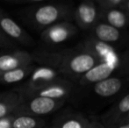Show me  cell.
Masks as SVG:
<instances>
[{"instance_id": "19", "label": "cell", "mask_w": 129, "mask_h": 128, "mask_svg": "<svg viewBox=\"0 0 129 128\" xmlns=\"http://www.w3.org/2000/svg\"><path fill=\"white\" fill-rule=\"evenodd\" d=\"M12 128H47L46 122L40 117L15 116Z\"/></svg>"}, {"instance_id": "9", "label": "cell", "mask_w": 129, "mask_h": 128, "mask_svg": "<svg viewBox=\"0 0 129 128\" xmlns=\"http://www.w3.org/2000/svg\"><path fill=\"white\" fill-rule=\"evenodd\" d=\"M34 58L26 51H15L0 55V73L32 65Z\"/></svg>"}, {"instance_id": "26", "label": "cell", "mask_w": 129, "mask_h": 128, "mask_svg": "<svg viewBox=\"0 0 129 128\" xmlns=\"http://www.w3.org/2000/svg\"><path fill=\"white\" fill-rule=\"evenodd\" d=\"M124 9H126L127 11V12L129 13V1H126V5H125Z\"/></svg>"}, {"instance_id": "4", "label": "cell", "mask_w": 129, "mask_h": 128, "mask_svg": "<svg viewBox=\"0 0 129 128\" xmlns=\"http://www.w3.org/2000/svg\"><path fill=\"white\" fill-rule=\"evenodd\" d=\"M19 92L24 96H37L54 100H64L71 92V83L66 80L59 79L36 91Z\"/></svg>"}, {"instance_id": "2", "label": "cell", "mask_w": 129, "mask_h": 128, "mask_svg": "<svg viewBox=\"0 0 129 128\" xmlns=\"http://www.w3.org/2000/svg\"><path fill=\"white\" fill-rule=\"evenodd\" d=\"M102 62L87 50L61 53L58 69L63 75L70 77H81L97 64Z\"/></svg>"}, {"instance_id": "13", "label": "cell", "mask_w": 129, "mask_h": 128, "mask_svg": "<svg viewBox=\"0 0 129 128\" xmlns=\"http://www.w3.org/2000/svg\"><path fill=\"white\" fill-rule=\"evenodd\" d=\"M90 121L82 115L69 114L56 118L50 128H86Z\"/></svg>"}, {"instance_id": "27", "label": "cell", "mask_w": 129, "mask_h": 128, "mask_svg": "<svg viewBox=\"0 0 129 128\" xmlns=\"http://www.w3.org/2000/svg\"><path fill=\"white\" fill-rule=\"evenodd\" d=\"M5 94H6V92H5V93H0V99H1L2 97H5Z\"/></svg>"}, {"instance_id": "10", "label": "cell", "mask_w": 129, "mask_h": 128, "mask_svg": "<svg viewBox=\"0 0 129 128\" xmlns=\"http://www.w3.org/2000/svg\"><path fill=\"white\" fill-rule=\"evenodd\" d=\"M116 70L114 67L106 62H100L89 70L87 73L79 78V83L82 86L95 85L105 79L111 77L112 74Z\"/></svg>"}, {"instance_id": "20", "label": "cell", "mask_w": 129, "mask_h": 128, "mask_svg": "<svg viewBox=\"0 0 129 128\" xmlns=\"http://www.w3.org/2000/svg\"><path fill=\"white\" fill-rule=\"evenodd\" d=\"M97 5L103 11L112 10V9H120L124 11L126 0H100L97 1Z\"/></svg>"}, {"instance_id": "6", "label": "cell", "mask_w": 129, "mask_h": 128, "mask_svg": "<svg viewBox=\"0 0 129 128\" xmlns=\"http://www.w3.org/2000/svg\"><path fill=\"white\" fill-rule=\"evenodd\" d=\"M0 29L9 38L24 46L34 44L32 37L12 19L0 10Z\"/></svg>"}, {"instance_id": "11", "label": "cell", "mask_w": 129, "mask_h": 128, "mask_svg": "<svg viewBox=\"0 0 129 128\" xmlns=\"http://www.w3.org/2000/svg\"><path fill=\"white\" fill-rule=\"evenodd\" d=\"M123 81L118 77H109L93 86V91L96 95L101 97H110L121 91Z\"/></svg>"}, {"instance_id": "21", "label": "cell", "mask_w": 129, "mask_h": 128, "mask_svg": "<svg viewBox=\"0 0 129 128\" xmlns=\"http://www.w3.org/2000/svg\"><path fill=\"white\" fill-rule=\"evenodd\" d=\"M13 46L12 40L0 29V48H12Z\"/></svg>"}, {"instance_id": "5", "label": "cell", "mask_w": 129, "mask_h": 128, "mask_svg": "<svg viewBox=\"0 0 129 128\" xmlns=\"http://www.w3.org/2000/svg\"><path fill=\"white\" fill-rule=\"evenodd\" d=\"M58 71L51 67L36 68L31 73L30 78L21 91H34L59 80Z\"/></svg>"}, {"instance_id": "23", "label": "cell", "mask_w": 129, "mask_h": 128, "mask_svg": "<svg viewBox=\"0 0 129 128\" xmlns=\"http://www.w3.org/2000/svg\"><path fill=\"white\" fill-rule=\"evenodd\" d=\"M86 128H105V127L104 126V125L101 124L100 122L96 121V120H91L90 125H89Z\"/></svg>"}, {"instance_id": "14", "label": "cell", "mask_w": 129, "mask_h": 128, "mask_svg": "<svg viewBox=\"0 0 129 128\" xmlns=\"http://www.w3.org/2000/svg\"><path fill=\"white\" fill-rule=\"evenodd\" d=\"M129 112V94L126 95L107 114L104 116V126H112L123 116Z\"/></svg>"}, {"instance_id": "8", "label": "cell", "mask_w": 129, "mask_h": 128, "mask_svg": "<svg viewBox=\"0 0 129 128\" xmlns=\"http://www.w3.org/2000/svg\"><path fill=\"white\" fill-rule=\"evenodd\" d=\"M73 18L82 29H90L93 27L99 19V12L96 3L91 1L82 2L74 11Z\"/></svg>"}, {"instance_id": "25", "label": "cell", "mask_w": 129, "mask_h": 128, "mask_svg": "<svg viewBox=\"0 0 129 128\" xmlns=\"http://www.w3.org/2000/svg\"><path fill=\"white\" fill-rule=\"evenodd\" d=\"M107 128H129V122H127V123L117 124V125H112V126L107 127Z\"/></svg>"}, {"instance_id": "12", "label": "cell", "mask_w": 129, "mask_h": 128, "mask_svg": "<svg viewBox=\"0 0 129 128\" xmlns=\"http://www.w3.org/2000/svg\"><path fill=\"white\" fill-rule=\"evenodd\" d=\"M94 38L105 43H114L120 39L119 30L111 26L106 23H98L92 27Z\"/></svg>"}, {"instance_id": "16", "label": "cell", "mask_w": 129, "mask_h": 128, "mask_svg": "<svg viewBox=\"0 0 129 128\" xmlns=\"http://www.w3.org/2000/svg\"><path fill=\"white\" fill-rule=\"evenodd\" d=\"M106 24L116 29H122L126 27L128 22L127 13L120 9H112V10L103 11L102 12Z\"/></svg>"}, {"instance_id": "17", "label": "cell", "mask_w": 129, "mask_h": 128, "mask_svg": "<svg viewBox=\"0 0 129 128\" xmlns=\"http://www.w3.org/2000/svg\"><path fill=\"white\" fill-rule=\"evenodd\" d=\"M20 100L21 96L17 91L6 92L5 97L0 99V119L12 114Z\"/></svg>"}, {"instance_id": "24", "label": "cell", "mask_w": 129, "mask_h": 128, "mask_svg": "<svg viewBox=\"0 0 129 128\" xmlns=\"http://www.w3.org/2000/svg\"><path fill=\"white\" fill-rule=\"evenodd\" d=\"M127 122H129V112L126 113L125 116H123L119 120H118L114 125H117V124H120V123H127Z\"/></svg>"}, {"instance_id": "18", "label": "cell", "mask_w": 129, "mask_h": 128, "mask_svg": "<svg viewBox=\"0 0 129 128\" xmlns=\"http://www.w3.org/2000/svg\"><path fill=\"white\" fill-rule=\"evenodd\" d=\"M34 69V66L30 65V66L17 68V69L11 70V71L2 72L0 73V83L10 84L19 82L24 80L29 75H31Z\"/></svg>"}, {"instance_id": "1", "label": "cell", "mask_w": 129, "mask_h": 128, "mask_svg": "<svg viewBox=\"0 0 129 128\" xmlns=\"http://www.w3.org/2000/svg\"><path fill=\"white\" fill-rule=\"evenodd\" d=\"M25 20L34 29L43 31L46 28L68 22L73 13L70 6L62 4H47V5H31L24 13Z\"/></svg>"}, {"instance_id": "15", "label": "cell", "mask_w": 129, "mask_h": 128, "mask_svg": "<svg viewBox=\"0 0 129 128\" xmlns=\"http://www.w3.org/2000/svg\"><path fill=\"white\" fill-rule=\"evenodd\" d=\"M83 47L85 50H87L89 53L93 55L97 58H99L101 62L105 60L107 55L115 51L114 48L111 44L100 41L94 37L87 39Z\"/></svg>"}, {"instance_id": "3", "label": "cell", "mask_w": 129, "mask_h": 128, "mask_svg": "<svg viewBox=\"0 0 129 128\" xmlns=\"http://www.w3.org/2000/svg\"><path fill=\"white\" fill-rule=\"evenodd\" d=\"M20 96L21 100L19 105L12 113L14 116L39 117L48 115L55 111L64 104V100H54L47 97L24 96L21 94Z\"/></svg>"}, {"instance_id": "7", "label": "cell", "mask_w": 129, "mask_h": 128, "mask_svg": "<svg viewBox=\"0 0 129 128\" xmlns=\"http://www.w3.org/2000/svg\"><path fill=\"white\" fill-rule=\"evenodd\" d=\"M76 33V28L69 22H61L46 28L41 32V38L49 45L65 42Z\"/></svg>"}, {"instance_id": "22", "label": "cell", "mask_w": 129, "mask_h": 128, "mask_svg": "<svg viewBox=\"0 0 129 128\" xmlns=\"http://www.w3.org/2000/svg\"><path fill=\"white\" fill-rule=\"evenodd\" d=\"M14 115L11 114L0 119V128H12V123L14 118Z\"/></svg>"}]
</instances>
